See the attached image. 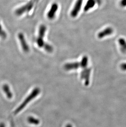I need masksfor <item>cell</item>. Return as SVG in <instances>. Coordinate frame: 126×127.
Returning a JSON list of instances; mask_svg holds the SVG:
<instances>
[{"label":"cell","instance_id":"cell-1","mask_svg":"<svg viewBox=\"0 0 126 127\" xmlns=\"http://www.w3.org/2000/svg\"><path fill=\"white\" fill-rule=\"evenodd\" d=\"M39 92V91L37 89L34 90L32 93L25 99V100L23 101V103H22L19 106V107L16 109L14 112V114H18L19 113V112H20L23 109H24V107L27 105V104L30 101L32 100L34 98V97L37 95Z\"/></svg>","mask_w":126,"mask_h":127},{"label":"cell","instance_id":"cell-2","mask_svg":"<svg viewBox=\"0 0 126 127\" xmlns=\"http://www.w3.org/2000/svg\"><path fill=\"white\" fill-rule=\"evenodd\" d=\"M34 4V1L31 0L27 2V3L25 4V5L17 9L15 11L16 14L17 16H19L22 15L23 14L30 12L33 7Z\"/></svg>","mask_w":126,"mask_h":127},{"label":"cell","instance_id":"cell-3","mask_svg":"<svg viewBox=\"0 0 126 127\" xmlns=\"http://www.w3.org/2000/svg\"><path fill=\"white\" fill-rule=\"evenodd\" d=\"M83 1L84 0H77L70 12V16L73 18L77 17L81 10Z\"/></svg>","mask_w":126,"mask_h":127},{"label":"cell","instance_id":"cell-4","mask_svg":"<svg viewBox=\"0 0 126 127\" xmlns=\"http://www.w3.org/2000/svg\"><path fill=\"white\" fill-rule=\"evenodd\" d=\"M58 9V5L56 2H54L51 5L49 11L47 14V17L49 20L54 19Z\"/></svg>","mask_w":126,"mask_h":127},{"label":"cell","instance_id":"cell-5","mask_svg":"<svg viewBox=\"0 0 126 127\" xmlns=\"http://www.w3.org/2000/svg\"><path fill=\"white\" fill-rule=\"evenodd\" d=\"M18 38L23 51L26 53L29 52L30 50V48L25 40L24 34L22 32H20L18 34Z\"/></svg>","mask_w":126,"mask_h":127},{"label":"cell","instance_id":"cell-6","mask_svg":"<svg viewBox=\"0 0 126 127\" xmlns=\"http://www.w3.org/2000/svg\"><path fill=\"white\" fill-rule=\"evenodd\" d=\"M113 32V29L111 27H108L100 31L98 34V38L102 39L106 36H109Z\"/></svg>","mask_w":126,"mask_h":127},{"label":"cell","instance_id":"cell-7","mask_svg":"<svg viewBox=\"0 0 126 127\" xmlns=\"http://www.w3.org/2000/svg\"><path fill=\"white\" fill-rule=\"evenodd\" d=\"M97 4L96 0H88L85 5L84 10L85 12H88L95 7Z\"/></svg>","mask_w":126,"mask_h":127},{"label":"cell","instance_id":"cell-8","mask_svg":"<svg viewBox=\"0 0 126 127\" xmlns=\"http://www.w3.org/2000/svg\"><path fill=\"white\" fill-rule=\"evenodd\" d=\"M2 90L6 94L7 98H8L9 99H11L13 97V94L8 84H4L2 86Z\"/></svg>","mask_w":126,"mask_h":127},{"label":"cell","instance_id":"cell-9","mask_svg":"<svg viewBox=\"0 0 126 127\" xmlns=\"http://www.w3.org/2000/svg\"><path fill=\"white\" fill-rule=\"evenodd\" d=\"M120 50L124 54L126 53V40L123 38H120L118 40Z\"/></svg>","mask_w":126,"mask_h":127},{"label":"cell","instance_id":"cell-10","mask_svg":"<svg viewBox=\"0 0 126 127\" xmlns=\"http://www.w3.org/2000/svg\"><path fill=\"white\" fill-rule=\"evenodd\" d=\"M7 37L6 32L3 29L0 23V37L2 39H5Z\"/></svg>","mask_w":126,"mask_h":127},{"label":"cell","instance_id":"cell-11","mask_svg":"<svg viewBox=\"0 0 126 127\" xmlns=\"http://www.w3.org/2000/svg\"><path fill=\"white\" fill-rule=\"evenodd\" d=\"M43 48L45 51H46L48 52H52L53 50V48L52 47V46L50 44H48L47 43L44 46Z\"/></svg>","mask_w":126,"mask_h":127},{"label":"cell","instance_id":"cell-12","mask_svg":"<svg viewBox=\"0 0 126 127\" xmlns=\"http://www.w3.org/2000/svg\"><path fill=\"white\" fill-rule=\"evenodd\" d=\"M27 120H28V121L30 124H34L37 125L39 123V121H37V120L34 119L33 117H29Z\"/></svg>","mask_w":126,"mask_h":127},{"label":"cell","instance_id":"cell-13","mask_svg":"<svg viewBox=\"0 0 126 127\" xmlns=\"http://www.w3.org/2000/svg\"><path fill=\"white\" fill-rule=\"evenodd\" d=\"M120 6L122 7H126V0H121L120 2Z\"/></svg>","mask_w":126,"mask_h":127},{"label":"cell","instance_id":"cell-14","mask_svg":"<svg viewBox=\"0 0 126 127\" xmlns=\"http://www.w3.org/2000/svg\"><path fill=\"white\" fill-rule=\"evenodd\" d=\"M120 67L122 70L123 71H126V63L122 64L120 65Z\"/></svg>","mask_w":126,"mask_h":127},{"label":"cell","instance_id":"cell-15","mask_svg":"<svg viewBox=\"0 0 126 127\" xmlns=\"http://www.w3.org/2000/svg\"><path fill=\"white\" fill-rule=\"evenodd\" d=\"M0 127H5V124L3 122H1L0 123Z\"/></svg>","mask_w":126,"mask_h":127}]
</instances>
